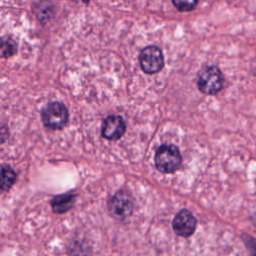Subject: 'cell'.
<instances>
[{
	"mask_svg": "<svg viewBox=\"0 0 256 256\" xmlns=\"http://www.w3.org/2000/svg\"><path fill=\"white\" fill-rule=\"evenodd\" d=\"M224 78L217 66H205L197 74V87L207 95L217 94L222 88Z\"/></svg>",
	"mask_w": 256,
	"mask_h": 256,
	"instance_id": "1",
	"label": "cell"
},
{
	"mask_svg": "<svg viewBox=\"0 0 256 256\" xmlns=\"http://www.w3.org/2000/svg\"><path fill=\"white\" fill-rule=\"evenodd\" d=\"M155 166L162 173H172L181 164V154L179 149L172 144H164L155 153Z\"/></svg>",
	"mask_w": 256,
	"mask_h": 256,
	"instance_id": "2",
	"label": "cell"
},
{
	"mask_svg": "<svg viewBox=\"0 0 256 256\" xmlns=\"http://www.w3.org/2000/svg\"><path fill=\"white\" fill-rule=\"evenodd\" d=\"M68 110L60 102H49L41 112L43 124L52 130L63 128L68 121Z\"/></svg>",
	"mask_w": 256,
	"mask_h": 256,
	"instance_id": "3",
	"label": "cell"
},
{
	"mask_svg": "<svg viewBox=\"0 0 256 256\" xmlns=\"http://www.w3.org/2000/svg\"><path fill=\"white\" fill-rule=\"evenodd\" d=\"M134 202L131 196L125 191H118L112 196L108 203V210L113 217L123 220L131 215Z\"/></svg>",
	"mask_w": 256,
	"mask_h": 256,
	"instance_id": "4",
	"label": "cell"
},
{
	"mask_svg": "<svg viewBox=\"0 0 256 256\" xmlns=\"http://www.w3.org/2000/svg\"><path fill=\"white\" fill-rule=\"evenodd\" d=\"M142 70L147 74H154L160 71L164 66V57L161 49L157 46L145 47L139 56Z\"/></svg>",
	"mask_w": 256,
	"mask_h": 256,
	"instance_id": "5",
	"label": "cell"
},
{
	"mask_svg": "<svg viewBox=\"0 0 256 256\" xmlns=\"http://www.w3.org/2000/svg\"><path fill=\"white\" fill-rule=\"evenodd\" d=\"M196 225H197L196 218L187 209H182L177 213L172 222L174 232L182 237H189L192 235L196 229Z\"/></svg>",
	"mask_w": 256,
	"mask_h": 256,
	"instance_id": "6",
	"label": "cell"
},
{
	"mask_svg": "<svg viewBox=\"0 0 256 256\" xmlns=\"http://www.w3.org/2000/svg\"><path fill=\"white\" fill-rule=\"evenodd\" d=\"M126 130V123L120 115H109L102 124V136L108 140H118Z\"/></svg>",
	"mask_w": 256,
	"mask_h": 256,
	"instance_id": "7",
	"label": "cell"
},
{
	"mask_svg": "<svg viewBox=\"0 0 256 256\" xmlns=\"http://www.w3.org/2000/svg\"><path fill=\"white\" fill-rule=\"evenodd\" d=\"M76 195L72 192L55 196L51 201L53 211L57 214H61L68 211L74 205Z\"/></svg>",
	"mask_w": 256,
	"mask_h": 256,
	"instance_id": "8",
	"label": "cell"
},
{
	"mask_svg": "<svg viewBox=\"0 0 256 256\" xmlns=\"http://www.w3.org/2000/svg\"><path fill=\"white\" fill-rule=\"evenodd\" d=\"M16 179V173L8 165H2L1 168V189L7 191L14 184Z\"/></svg>",
	"mask_w": 256,
	"mask_h": 256,
	"instance_id": "9",
	"label": "cell"
},
{
	"mask_svg": "<svg viewBox=\"0 0 256 256\" xmlns=\"http://www.w3.org/2000/svg\"><path fill=\"white\" fill-rule=\"evenodd\" d=\"M174 6L181 12L193 10L198 3V0H172Z\"/></svg>",
	"mask_w": 256,
	"mask_h": 256,
	"instance_id": "10",
	"label": "cell"
},
{
	"mask_svg": "<svg viewBox=\"0 0 256 256\" xmlns=\"http://www.w3.org/2000/svg\"><path fill=\"white\" fill-rule=\"evenodd\" d=\"M16 43L12 41L11 39H2V43H1V56L3 58L5 57H10L16 52Z\"/></svg>",
	"mask_w": 256,
	"mask_h": 256,
	"instance_id": "11",
	"label": "cell"
},
{
	"mask_svg": "<svg viewBox=\"0 0 256 256\" xmlns=\"http://www.w3.org/2000/svg\"><path fill=\"white\" fill-rule=\"evenodd\" d=\"M242 240L250 256H256V238L247 233L242 234Z\"/></svg>",
	"mask_w": 256,
	"mask_h": 256,
	"instance_id": "12",
	"label": "cell"
},
{
	"mask_svg": "<svg viewBox=\"0 0 256 256\" xmlns=\"http://www.w3.org/2000/svg\"><path fill=\"white\" fill-rule=\"evenodd\" d=\"M251 222H252V225L254 227V230L256 231V215L251 216Z\"/></svg>",
	"mask_w": 256,
	"mask_h": 256,
	"instance_id": "13",
	"label": "cell"
},
{
	"mask_svg": "<svg viewBox=\"0 0 256 256\" xmlns=\"http://www.w3.org/2000/svg\"><path fill=\"white\" fill-rule=\"evenodd\" d=\"M82 1H83L84 3H86V4H87V3H89V1H90V0H82Z\"/></svg>",
	"mask_w": 256,
	"mask_h": 256,
	"instance_id": "14",
	"label": "cell"
}]
</instances>
